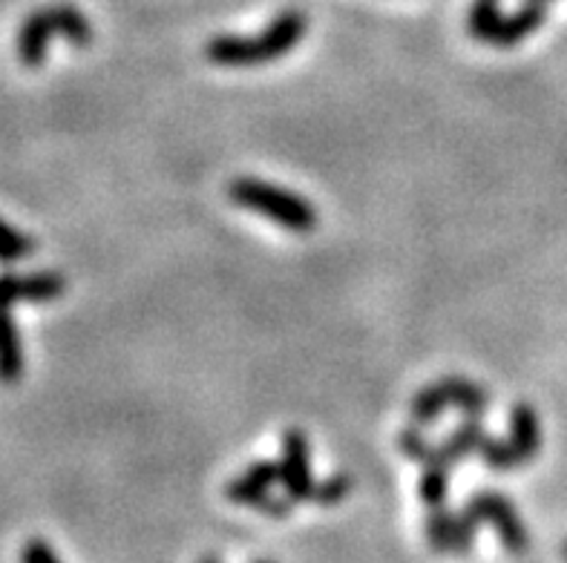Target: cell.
Segmentation results:
<instances>
[{
	"label": "cell",
	"instance_id": "obj_1",
	"mask_svg": "<svg viewBox=\"0 0 567 563\" xmlns=\"http://www.w3.org/2000/svg\"><path fill=\"white\" fill-rule=\"evenodd\" d=\"M309 21L297 9H286L259 35H216L205 43V58L216 66L271 64L288 55L306 38Z\"/></svg>",
	"mask_w": 567,
	"mask_h": 563
},
{
	"label": "cell",
	"instance_id": "obj_2",
	"mask_svg": "<svg viewBox=\"0 0 567 563\" xmlns=\"http://www.w3.org/2000/svg\"><path fill=\"white\" fill-rule=\"evenodd\" d=\"M228 199L243 210H251V213L291 230V233H311L317 228V207L309 199L282 190L271 181L251 179V176L234 179L228 185Z\"/></svg>",
	"mask_w": 567,
	"mask_h": 563
},
{
	"label": "cell",
	"instance_id": "obj_3",
	"mask_svg": "<svg viewBox=\"0 0 567 563\" xmlns=\"http://www.w3.org/2000/svg\"><path fill=\"white\" fill-rule=\"evenodd\" d=\"M277 466H280L282 492H286L288 498L295 500V503L315 498L317 480L315 475H311L309 437L302 435L300 428H286V431H282Z\"/></svg>",
	"mask_w": 567,
	"mask_h": 563
},
{
	"label": "cell",
	"instance_id": "obj_4",
	"mask_svg": "<svg viewBox=\"0 0 567 563\" xmlns=\"http://www.w3.org/2000/svg\"><path fill=\"white\" fill-rule=\"evenodd\" d=\"M470 503L484 523L496 529L504 550L516 557L525 555L527 546H530V535H527L525 521H522V514L513 507L511 498H504L502 492H475Z\"/></svg>",
	"mask_w": 567,
	"mask_h": 563
},
{
	"label": "cell",
	"instance_id": "obj_5",
	"mask_svg": "<svg viewBox=\"0 0 567 563\" xmlns=\"http://www.w3.org/2000/svg\"><path fill=\"white\" fill-rule=\"evenodd\" d=\"M66 291V279L55 271L0 273V311H12L21 302H52Z\"/></svg>",
	"mask_w": 567,
	"mask_h": 563
},
{
	"label": "cell",
	"instance_id": "obj_6",
	"mask_svg": "<svg viewBox=\"0 0 567 563\" xmlns=\"http://www.w3.org/2000/svg\"><path fill=\"white\" fill-rule=\"evenodd\" d=\"M277 483H280V466H277V460H257V463L248 466L243 475H237L225 486V498L230 503H237V507L257 509L274 492Z\"/></svg>",
	"mask_w": 567,
	"mask_h": 563
},
{
	"label": "cell",
	"instance_id": "obj_7",
	"mask_svg": "<svg viewBox=\"0 0 567 563\" xmlns=\"http://www.w3.org/2000/svg\"><path fill=\"white\" fill-rule=\"evenodd\" d=\"M52 35H55V23H52L50 7L29 12L23 18L21 29H18V58H21V64L38 70L47 61Z\"/></svg>",
	"mask_w": 567,
	"mask_h": 563
},
{
	"label": "cell",
	"instance_id": "obj_8",
	"mask_svg": "<svg viewBox=\"0 0 567 563\" xmlns=\"http://www.w3.org/2000/svg\"><path fill=\"white\" fill-rule=\"evenodd\" d=\"M507 440L513 442L516 449L518 463L527 466L536 460V455L542 451V423L539 414L530 403H516L511 408V420H507Z\"/></svg>",
	"mask_w": 567,
	"mask_h": 563
},
{
	"label": "cell",
	"instance_id": "obj_9",
	"mask_svg": "<svg viewBox=\"0 0 567 563\" xmlns=\"http://www.w3.org/2000/svg\"><path fill=\"white\" fill-rule=\"evenodd\" d=\"M547 21V3H533V0H527L525 7L518 9V12L507 14L502 23H498L496 35H493V41L496 46H516V43H522L525 38H530L536 29H542V23Z\"/></svg>",
	"mask_w": 567,
	"mask_h": 563
},
{
	"label": "cell",
	"instance_id": "obj_10",
	"mask_svg": "<svg viewBox=\"0 0 567 563\" xmlns=\"http://www.w3.org/2000/svg\"><path fill=\"white\" fill-rule=\"evenodd\" d=\"M27 359H23V343L18 322L12 311H0V383L14 385L23 377Z\"/></svg>",
	"mask_w": 567,
	"mask_h": 563
},
{
	"label": "cell",
	"instance_id": "obj_11",
	"mask_svg": "<svg viewBox=\"0 0 567 563\" xmlns=\"http://www.w3.org/2000/svg\"><path fill=\"white\" fill-rule=\"evenodd\" d=\"M446 394V403L453 408H458L464 417H484L489 408V394L484 385L473 383V379L464 377H444L441 379Z\"/></svg>",
	"mask_w": 567,
	"mask_h": 563
},
{
	"label": "cell",
	"instance_id": "obj_12",
	"mask_svg": "<svg viewBox=\"0 0 567 563\" xmlns=\"http://www.w3.org/2000/svg\"><path fill=\"white\" fill-rule=\"evenodd\" d=\"M487 440V428H484L482 417H467L455 428L453 435L441 440V451H444V460L455 469V463H461L464 457L478 455L482 442Z\"/></svg>",
	"mask_w": 567,
	"mask_h": 563
},
{
	"label": "cell",
	"instance_id": "obj_13",
	"mask_svg": "<svg viewBox=\"0 0 567 563\" xmlns=\"http://www.w3.org/2000/svg\"><path fill=\"white\" fill-rule=\"evenodd\" d=\"M52 23H55V35L70 41L72 46H90L93 43V23L81 9L72 3H52L50 7Z\"/></svg>",
	"mask_w": 567,
	"mask_h": 563
},
{
	"label": "cell",
	"instance_id": "obj_14",
	"mask_svg": "<svg viewBox=\"0 0 567 563\" xmlns=\"http://www.w3.org/2000/svg\"><path fill=\"white\" fill-rule=\"evenodd\" d=\"M398 449L410 457V460H415L421 469H424V466H450L444 460L441 442H432L430 437L424 435V428L415 426V423H412L410 428H403L401 435H398ZM450 469H453V466H450Z\"/></svg>",
	"mask_w": 567,
	"mask_h": 563
},
{
	"label": "cell",
	"instance_id": "obj_15",
	"mask_svg": "<svg viewBox=\"0 0 567 563\" xmlns=\"http://www.w3.org/2000/svg\"><path fill=\"white\" fill-rule=\"evenodd\" d=\"M450 408V403H446V394H444V385L439 383H432V385H424L421 392L412 397L410 403V417L415 426L426 428L432 426V423H439L441 420V414Z\"/></svg>",
	"mask_w": 567,
	"mask_h": 563
},
{
	"label": "cell",
	"instance_id": "obj_16",
	"mask_svg": "<svg viewBox=\"0 0 567 563\" xmlns=\"http://www.w3.org/2000/svg\"><path fill=\"white\" fill-rule=\"evenodd\" d=\"M482 518L473 509V503H464L458 512L453 514V543H450V555L467 557L473 552L475 541H478V526H482Z\"/></svg>",
	"mask_w": 567,
	"mask_h": 563
},
{
	"label": "cell",
	"instance_id": "obj_17",
	"mask_svg": "<svg viewBox=\"0 0 567 563\" xmlns=\"http://www.w3.org/2000/svg\"><path fill=\"white\" fill-rule=\"evenodd\" d=\"M504 21L502 0H473L467 14V32L475 41H493L498 23Z\"/></svg>",
	"mask_w": 567,
	"mask_h": 563
},
{
	"label": "cell",
	"instance_id": "obj_18",
	"mask_svg": "<svg viewBox=\"0 0 567 563\" xmlns=\"http://www.w3.org/2000/svg\"><path fill=\"white\" fill-rule=\"evenodd\" d=\"M450 466H424L421 480H417V498L424 500L426 509L446 507V494H450Z\"/></svg>",
	"mask_w": 567,
	"mask_h": 563
},
{
	"label": "cell",
	"instance_id": "obj_19",
	"mask_svg": "<svg viewBox=\"0 0 567 563\" xmlns=\"http://www.w3.org/2000/svg\"><path fill=\"white\" fill-rule=\"evenodd\" d=\"M453 509L439 507L430 509V518L424 523V538L439 555H450V543H453Z\"/></svg>",
	"mask_w": 567,
	"mask_h": 563
},
{
	"label": "cell",
	"instance_id": "obj_20",
	"mask_svg": "<svg viewBox=\"0 0 567 563\" xmlns=\"http://www.w3.org/2000/svg\"><path fill=\"white\" fill-rule=\"evenodd\" d=\"M478 457H482V463L487 466L489 471H513L522 469L518 463L516 449H513V442L507 437H489L482 442V449H478Z\"/></svg>",
	"mask_w": 567,
	"mask_h": 563
},
{
	"label": "cell",
	"instance_id": "obj_21",
	"mask_svg": "<svg viewBox=\"0 0 567 563\" xmlns=\"http://www.w3.org/2000/svg\"><path fill=\"white\" fill-rule=\"evenodd\" d=\"M32 250H35V242H32L27 233H21V230L12 228L9 221L0 219V262H23Z\"/></svg>",
	"mask_w": 567,
	"mask_h": 563
},
{
	"label": "cell",
	"instance_id": "obj_22",
	"mask_svg": "<svg viewBox=\"0 0 567 563\" xmlns=\"http://www.w3.org/2000/svg\"><path fill=\"white\" fill-rule=\"evenodd\" d=\"M349 492H352V478L338 471V475H329L326 480H317L315 498L311 500L320 503V507H338V503L349 498Z\"/></svg>",
	"mask_w": 567,
	"mask_h": 563
},
{
	"label": "cell",
	"instance_id": "obj_23",
	"mask_svg": "<svg viewBox=\"0 0 567 563\" xmlns=\"http://www.w3.org/2000/svg\"><path fill=\"white\" fill-rule=\"evenodd\" d=\"M21 563H61L58 552L41 538H29L21 550Z\"/></svg>",
	"mask_w": 567,
	"mask_h": 563
},
{
	"label": "cell",
	"instance_id": "obj_24",
	"mask_svg": "<svg viewBox=\"0 0 567 563\" xmlns=\"http://www.w3.org/2000/svg\"><path fill=\"white\" fill-rule=\"evenodd\" d=\"M291 509H295V500L288 498V494H282V498H277V494H268L262 503L257 507L259 514H268V518H277V521H282V518H288L291 514Z\"/></svg>",
	"mask_w": 567,
	"mask_h": 563
},
{
	"label": "cell",
	"instance_id": "obj_25",
	"mask_svg": "<svg viewBox=\"0 0 567 563\" xmlns=\"http://www.w3.org/2000/svg\"><path fill=\"white\" fill-rule=\"evenodd\" d=\"M199 563H223V561H219V557H214V555H205Z\"/></svg>",
	"mask_w": 567,
	"mask_h": 563
},
{
	"label": "cell",
	"instance_id": "obj_26",
	"mask_svg": "<svg viewBox=\"0 0 567 563\" xmlns=\"http://www.w3.org/2000/svg\"><path fill=\"white\" fill-rule=\"evenodd\" d=\"M561 552H565V561H567V541H565V546H561Z\"/></svg>",
	"mask_w": 567,
	"mask_h": 563
},
{
	"label": "cell",
	"instance_id": "obj_27",
	"mask_svg": "<svg viewBox=\"0 0 567 563\" xmlns=\"http://www.w3.org/2000/svg\"><path fill=\"white\" fill-rule=\"evenodd\" d=\"M533 3H550V0H533Z\"/></svg>",
	"mask_w": 567,
	"mask_h": 563
},
{
	"label": "cell",
	"instance_id": "obj_28",
	"mask_svg": "<svg viewBox=\"0 0 567 563\" xmlns=\"http://www.w3.org/2000/svg\"><path fill=\"white\" fill-rule=\"evenodd\" d=\"M257 563H274V561H257Z\"/></svg>",
	"mask_w": 567,
	"mask_h": 563
}]
</instances>
